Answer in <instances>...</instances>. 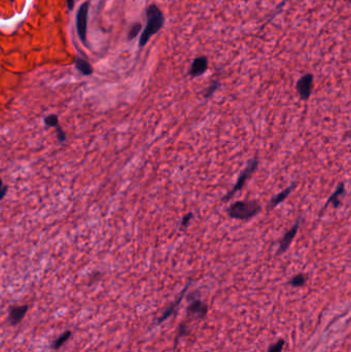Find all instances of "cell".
Segmentation results:
<instances>
[{
	"mask_svg": "<svg viewBox=\"0 0 351 352\" xmlns=\"http://www.w3.org/2000/svg\"><path fill=\"white\" fill-rule=\"evenodd\" d=\"M314 77L312 73H306L297 82V92L302 100H308L312 94Z\"/></svg>",
	"mask_w": 351,
	"mask_h": 352,
	"instance_id": "cell-5",
	"label": "cell"
},
{
	"mask_svg": "<svg viewBox=\"0 0 351 352\" xmlns=\"http://www.w3.org/2000/svg\"><path fill=\"white\" fill-rule=\"evenodd\" d=\"M146 24L139 38V48L145 47L150 39L159 32L165 24V16L161 8L155 3H152L146 8Z\"/></svg>",
	"mask_w": 351,
	"mask_h": 352,
	"instance_id": "cell-1",
	"label": "cell"
},
{
	"mask_svg": "<svg viewBox=\"0 0 351 352\" xmlns=\"http://www.w3.org/2000/svg\"><path fill=\"white\" fill-rule=\"evenodd\" d=\"M67 2V7L69 11H72L73 10V6H74V0H66Z\"/></svg>",
	"mask_w": 351,
	"mask_h": 352,
	"instance_id": "cell-24",
	"label": "cell"
},
{
	"mask_svg": "<svg viewBox=\"0 0 351 352\" xmlns=\"http://www.w3.org/2000/svg\"><path fill=\"white\" fill-rule=\"evenodd\" d=\"M193 282V280L191 279L189 282H188V285H186V286H184V288L182 289V291H181V293H180V295H179V297L176 299V301H175L174 303H172L167 309H166V310L164 311V313H163V315L160 317V318L159 319H158V321H157V324H160V323H162V322H164L166 319H167V318H169V317L172 315V314H174L175 313V311H176V308L179 306V304L181 303V301H182V299H183V297H184V295H186V293H187V290H188V288H189V286L191 285V283Z\"/></svg>",
	"mask_w": 351,
	"mask_h": 352,
	"instance_id": "cell-10",
	"label": "cell"
},
{
	"mask_svg": "<svg viewBox=\"0 0 351 352\" xmlns=\"http://www.w3.org/2000/svg\"><path fill=\"white\" fill-rule=\"evenodd\" d=\"M74 65L76 69L84 75H91L93 73V67L91 64L82 57H75Z\"/></svg>",
	"mask_w": 351,
	"mask_h": 352,
	"instance_id": "cell-13",
	"label": "cell"
},
{
	"mask_svg": "<svg viewBox=\"0 0 351 352\" xmlns=\"http://www.w3.org/2000/svg\"><path fill=\"white\" fill-rule=\"evenodd\" d=\"M289 1V0H282V1L281 2H280L279 4H278V6L276 7V10H275V12L273 13V14H272L270 17H269V19L266 21V23L264 24V26H263V27L262 28H264L265 27V26L267 25V24H269V22H271L272 20H273L274 18H275V17L277 16V14H279L280 12H281L282 10H283V7H284V5L287 3Z\"/></svg>",
	"mask_w": 351,
	"mask_h": 352,
	"instance_id": "cell-18",
	"label": "cell"
},
{
	"mask_svg": "<svg viewBox=\"0 0 351 352\" xmlns=\"http://www.w3.org/2000/svg\"><path fill=\"white\" fill-rule=\"evenodd\" d=\"M45 124L48 127H57L59 125V117L56 115H49L45 117Z\"/></svg>",
	"mask_w": 351,
	"mask_h": 352,
	"instance_id": "cell-19",
	"label": "cell"
},
{
	"mask_svg": "<svg viewBox=\"0 0 351 352\" xmlns=\"http://www.w3.org/2000/svg\"><path fill=\"white\" fill-rule=\"evenodd\" d=\"M344 193H345V185H344V184H343V183H341V184L338 185L337 190H336L334 193L332 194V196H331L330 198L328 199L327 203L324 204V206H323L322 209H321V211H320V216L322 214V212H323L324 210H326V208L328 207V206H329L330 204H332L333 206H334L335 208H338L339 206L341 205L340 197H341L342 195H344Z\"/></svg>",
	"mask_w": 351,
	"mask_h": 352,
	"instance_id": "cell-11",
	"label": "cell"
},
{
	"mask_svg": "<svg viewBox=\"0 0 351 352\" xmlns=\"http://www.w3.org/2000/svg\"><path fill=\"white\" fill-rule=\"evenodd\" d=\"M28 305H22V306H12L8 309V322L12 325L19 324L28 311Z\"/></svg>",
	"mask_w": 351,
	"mask_h": 352,
	"instance_id": "cell-8",
	"label": "cell"
},
{
	"mask_svg": "<svg viewBox=\"0 0 351 352\" xmlns=\"http://www.w3.org/2000/svg\"><path fill=\"white\" fill-rule=\"evenodd\" d=\"M258 165H259V161H258V159H257V158L250 159V160L248 161L246 168H245V169L242 171V172H241V174H240V176H239L238 180H237V182H236V184H235L234 187L232 188V190H231L229 193H228V194L224 197V198H223V202L229 201V200L232 198V197H233L236 193H238V192L241 190V188L244 186L245 183L247 182V179H248V178L252 175V173L254 172V171L257 170Z\"/></svg>",
	"mask_w": 351,
	"mask_h": 352,
	"instance_id": "cell-3",
	"label": "cell"
},
{
	"mask_svg": "<svg viewBox=\"0 0 351 352\" xmlns=\"http://www.w3.org/2000/svg\"><path fill=\"white\" fill-rule=\"evenodd\" d=\"M208 69V59L205 56H200L193 60L189 74L192 77H199L203 75Z\"/></svg>",
	"mask_w": 351,
	"mask_h": 352,
	"instance_id": "cell-7",
	"label": "cell"
},
{
	"mask_svg": "<svg viewBox=\"0 0 351 352\" xmlns=\"http://www.w3.org/2000/svg\"><path fill=\"white\" fill-rule=\"evenodd\" d=\"M193 218H194V214H193L192 212L186 214L181 219V222H180V226H181V229H186L188 228V226L190 225V221L193 219Z\"/></svg>",
	"mask_w": 351,
	"mask_h": 352,
	"instance_id": "cell-21",
	"label": "cell"
},
{
	"mask_svg": "<svg viewBox=\"0 0 351 352\" xmlns=\"http://www.w3.org/2000/svg\"><path fill=\"white\" fill-rule=\"evenodd\" d=\"M307 281V277L304 275V274H298L295 277H293L291 280H289L288 285H292L294 287H300L303 286Z\"/></svg>",
	"mask_w": 351,
	"mask_h": 352,
	"instance_id": "cell-15",
	"label": "cell"
},
{
	"mask_svg": "<svg viewBox=\"0 0 351 352\" xmlns=\"http://www.w3.org/2000/svg\"><path fill=\"white\" fill-rule=\"evenodd\" d=\"M1 186H2V179L0 178V187H1Z\"/></svg>",
	"mask_w": 351,
	"mask_h": 352,
	"instance_id": "cell-25",
	"label": "cell"
},
{
	"mask_svg": "<svg viewBox=\"0 0 351 352\" xmlns=\"http://www.w3.org/2000/svg\"><path fill=\"white\" fill-rule=\"evenodd\" d=\"M71 335H72L71 331H66L62 335H60V336L52 343V348L54 350H57L62 347L65 343L70 339V337H71Z\"/></svg>",
	"mask_w": 351,
	"mask_h": 352,
	"instance_id": "cell-14",
	"label": "cell"
},
{
	"mask_svg": "<svg viewBox=\"0 0 351 352\" xmlns=\"http://www.w3.org/2000/svg\"><path fill=\"white\" fill-rule=\"evenodd\" d=\"M296 184H297L296 183H293L291 185L287 186V187L285 188V190L281 191V192H280L278 195L274 196L273 198H272V199H271V201H270V209H273V208H275L277 205H279L280 203H282L283 201H285V199L287 198V197H288L289 195H291V193L293 192V190H294V188L296 187Z\"/></svg>",
	"mask_w": 351,
	"mask_h": 352,
	"instance_id": "cell-12",
	"label": "cell"
},
{
	"mask_svg": "<svg viewBox=\"0 0 351 352\" xmlns=\"http://www.w3.org/2000/svg\"><path fill=\"white\" fill-rule=\"evenodd\" d=\"M346 1H347V2H350V0H346Z\"/></svg>",
	"mask_w": 351,
	"mask_h": 352,
	"instance_id": "cell-26",
	"label": "cell"
},
{
	"mask_svg": "<svg viewBox=\"0 0 351 352\" xmlns=\"http://www.w3.org/2000/svg\"><path fill=\"white\" fill-rule=\"evenodd\" d=\"M262 205L256 201H238L233 203L229 209H228V214L229 217L235 219L240 220H247L261 212Z\"/></svg>",
	"mask_w": 351,
	"mask_h": 352,
	"instance_id": "cell-2",
	"label": "cell"
},
{
	"mask_svg": "<svg viewBox=\"0 0 351 352\" xmlns=\"http://www.w3.org/2000/svg\"><path fill=\"white\" fill-rule=\"evenodd\" d=\"M90 2L85 1L81 4L76 13V31L77 35L84 45L87 44V28H88V14H89Z\"/></svg>",
	"mask_w": 351,
	"mask_h": 352,
	"instance_id": "cell-4",
	"label": "cell"
},
{
	"mask_svg": "<svg viewBox=\"0 0 351 352\" xmlns=\"http://www.w3.org/2000/svg\"><path fill=\"white\" fill-rule=\"evenodd\" d=\"M208 311V307L207 305L200 301L198 299H195L194 301H192V303L190 304V306L188 307V315L189 316H194L198 319L203 318V317L206 316Z\"/></svg>",
	"mask_w": 351,
	"mask_h": 352,
	"instance_id": "cell-9",
	"label": "cell"
},
{
	"mask_svg": "<svg viewBox=\"0 0 351 352\" xmlns=\"http://www.w3.org/2000/svg\"><path fill=\"white\" fill-rule=\"evenodd\" d=\"M184 335H187V325H186V323H181V324L179 325V328H178V335H177V337H176V340H175V345H174V347L176 346L178 339H179L180 337L184 336Z\"/></svg>",
	"mask_w": 351,
	"mask_h": 352,
	"instance_id": "cell-22",
	"label": "cell"
},
{
	"mask_svg": "<svg viewBox=\"0 0 351 352\" xmlns=\"http://www.w3.org/2000/svg\"><path fill=\"white\" fill-rule=\"evenodd\" d=\"M301 221H302V218H299L297 220H296V224L289 229L286 233L283 235L282 239L280 240L279 242V248H278V251H277V254H282L283 252H285L288 247L291 246V244L293 243L295 237L297 236V233L298 231H299L300 229V226H301Z\"/></svg>",
	"mask_w": 351,
	"mask_h": 352,
	"instance_id": "cell-6",
	"label": "cell"
},
{
	"mask_svg": "<svg viewBox=\"0 0 351 352\" xmlns=\"http://www.w3.org/2000/svg\"><path fill=\"white\" fill-rule=\"evenodd\" d=\"M141 29H142V25L141 23H134L132 26H131L130 29H129V32H128V39L129 40H132L134 39L135 37H137L138 34L141 32Z\"/></svg>",
	"mask_w": 351,
	"mask_h": 352,
	"instance_id": "cell-16",
	"label": "cell"
},
{
	"mask_svg": "<svg viewBox=\"0 0 351 352\" xmlns=\"http://www.w3.org/2000/svg\"><path fill=\"white\" fill-rule=\"evenodd\" d=\"M283 346H284V340L280 339L279 341L274 343L273 345H271L267 352H281L283 349Z\"/></svg>",
	"mask_w": 351,
	"mask_h": 352,
	"instance_id": "cell-20",
	"label": "cell"
},
{
	"mask_svg": "<svg viewBox=\"0 0 351 352\" xmlns=\"http://www.w3.org/2000/svg\"><path fill=\"white\" fill-rule=\"evenodd\" d=\"M56 131H57V135H58V139L60 142H64L66 140V135H65V132L62 130V128H61L59 125L56 127Z\"/></svg>",
	"mask_w": 351,
	"mask_h": 352,
	"instance_id": "cell-23",
	"label": "cell"
},
{
	"mask_svg": "<svg viewBox=\"0 0 351 352\" xmlns=\"http://www.w3.org/2000/svg\"><path fill=\"white\" fill-rule=\"evenodd\" d=\"M219 85H221V83H219L218 81H213L211 84H210L208 85L207 89L204 91V94H203L204 98L208 99V98L211 97L213 95V94L218 90Z\"/></svg>",
	"mask_w": 351,
	"mask_h": 352,
	"instance_id": "cell-17",
	"label": "cell"
}]
</instances>
